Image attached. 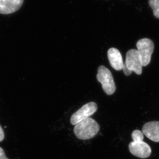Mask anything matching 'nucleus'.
Instances as JSON below:
<instances>
[{"mask_svg": "<svg viewBox=\"0 0 159 159\" xmlns=\"http://www.w3.org/2000/svg\"><path fill=\"white\" fill-rule=\"evenodd\" d=\"M107 54L111 66L116 71L122 70L124 63L122 55L119 50L116 48H110Z\"/></svg>", "mask_w": 159, "mask_h": 159, "instance_id": "9", "label": "nucleus"}, {"mask_svg": "<svg viewBox=\"0 0 159 159\" xmlns=\"http://www.w3.org/2000/svg\"><path fill=\"white\" fill-rule=\"evenodd\" d=\"M0 159H8L6 157L4 152L1 147H0Z\"/></svg>", "mask_w": 159, "mask_h": 159, "instance_id": "13", "label": "nucleus"}, {"mask_svg": "<svg viewBox=\"0 0 159 159\" xmlns=\"http://www.w3.org/2000/svg\"><path fill=\"white\" fill-rule=\"evenodd\" d=\"M149 5L153 10V15L157 18H159V0H149Z\"/></svg>", "mask_w": 159, "mask_h": 159, "instance_id": "10", "label": "nucleus"}, {"mask_svg": "<svg viewBox=\"0 0 159 159\" xmlns=\"http://www.w3.org/2000/svg\"><path fill=\"white\" fill-rule=\"evenodd\" d=\"M125 63L130 71L135 72L137 75L142 73V65L138 50L131 49L128 51Z\"/></svg>", "mask_w": 159, "mask_h": 159, "instance_id": "6", "label": "nucleus"}, {"mask_svg": "<svg viewBox=\"0 0 159 159\" xmlns=\"http://www.w3.org/2000/svg\"><path fill=\"white\" fill-rule=\"evenodd\" d=\"M4 133L1 126H0V142L2 141L4 139Z\"/></svg>", "mask_w": 159, "mask_h": 159, "instance_id": "14", "label": "nucleus"}, {"mask_svg": "<svg viewBox=\"0 0 159 159\" xmlns=\"http://www.w3.org/2000/svg\"><path fill=\"white\" fill-rule=\"evenodd\" d=\"M96 78L101 83L102 89L108 95L114 94L116 91V86L114 79L109 70L105 66H101L98 69Z\"/></svg>", "mask_w": 159, "mask_h": 159, "instance_id": "2", "label": "nucleus"}, {"mask_svg": "<svg viewBox=\"0 0 159 159\" xmlns=\"http://www.w3.org/2000/svg\"><path fill=\"white\" fill-rule=\"evenodd\" d=\"M133 141L136 140H143L144 139V134L142 131L139 130H135L132 132L131 134Z\"/></svg>", "mask_w": 159, "mask_h": 159, "instance_id": "11", "label": "nucleus"}, {"mask_svg": "<svg viewBox=\"0 0 159 159\" xmlns=\"http://www.w3.org/2000/svg\"><path fill=\"white\" fill-rule=\"evenodd\" d=\"M129 149L131 154L142 159L148 158L152 154L151 147L143 140H136L130 143Z\"/></svg>", "mask_w": 159, "mask_h": 159, "instance_id": "5", "label": "nucleus"}, {"mask_svg": "<svg viewBox=\"0 0 159 159\" xmlns=\"http://www.w3.org/2000/svg\"><path fill=\"white\" fill-rule=\"evenodd\" d=\"M122 70H123V72L124 73L125 75H126V76H129V75H130L132 73V72L130 71L128 69L127 67L126 66L125 63H124L123 68V69Z\"/></svg>", "mask_w": 159, "mask_h": 159, "instance_id": "12", "label": "nucleus"}, {"mask_svg": "<svg viewBox=\"0 0 159 159\" xmlns=\"http://www.w3.org/2000/svg\"><path fill=\"white\" fill-rule=\"evenodd\" d=\"M100 126L96 120L88 117L81 120L74 128L75 136L80 140H89L93 138L99 132Z\"/></svg>", "mask_w": 159, "mask_h": 159, "instance_id": "1", "label": "nucleus"}, {"mask_svg": "<svg viewBox=\"0 0 159 159\" xmlns=\"http://www.w3.org/2000/svg\"><path fill=\"white\" fill-rule=\"evenodd\" d=\"M24 0H0V14L8 15L17 11Z\"/></svg>", "mask_w": 159, "mask_h": 159, "instance_id": "8", "label": "nucleus"}, {"mask_svg": "<svg viewBox=\"0 0 159 159\" xmlns=\"http://www.w3.org/2000/svg\"><path fill=\"white\" fill-rule=\"evenodd\" d=\"M137 48L142 66H147L150 63L154 51L153 42L148 38L140 39L137 43Z\"/></svg>", "mask_w": 159, "mask_h": 159, "instance_id": "3", "label": "nucleus"}, {"mask_svg": "<svg viewBox=\"0 0 159 159\" xmlns=\"http://www.w3.org/2000/svg\"><path fill=\"white\" fill-rule=\"evenodd\" d=\"M98 109V105L95 102H90L85 104L73 113L70 119V123L72 125H76L81 120L94 114Z\"/></svg>", "mask_w": 159, "mask_h": 159, "instance_id": "4", "label": "nucleus"}, {"mask_svg": "<svg viewBox=\"0 0 159 159\" xmlns=\"http://www.w3.org/2000/svg\"><path fill=\"white\" fill-rule=\"evenodd\" d=\"M142 132L144 135L155 142H159V122H147L143 125Z\"/></svg>", "mask_w": 159, "mask_h": 159, "instance_id": "7", "label": "nucleus"}]
</instances>
